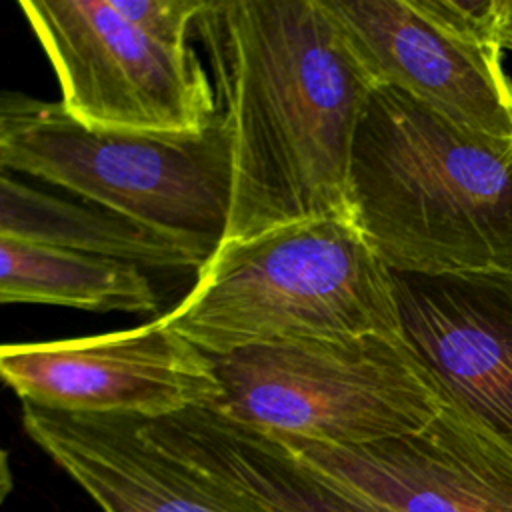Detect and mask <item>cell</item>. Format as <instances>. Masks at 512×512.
<instances>
[{"mask_svg": "<svg viewBox=\"0 0 512 512\" xmlns=\"http://www.w3.org/2000/svg\"><path fill=\"white\" fill-rule=\"evenodd\" d=\"M0 164L120 216L216 250L230 212V140L218 114L200 136L92 130L60 102L4 94Z\"/></svg>", "mask_w": 512, "mask_h": 512, "instance_id": "cell-4", "label": "cell"}, {"mask_svg": "<svg viewBox=\"0 0 512 512\" xmlns=\"http://www.w3.org/2000/svg\"><path fill=\"white\" fill-rule=\"evenodd\" d=\"M0 302L90 312H154L158 294L138 264L0 238Z\"/></svg>", "mask_w": 512, "mask_h": 512, "instance_id": "cell-14", "label": "cell"}, {"mask_svg": "<svg viewBox=\"0 0 512 512\" xmlns=\"http://www.w3.org/2000/svg\"><path fill=\"white\" fill-rule=\"evenodd\" d=\"M116 10L150 34L190 44V32L206 0H112Z\"/></svg>", "mask_w": 512, "mask_h": 512, "instance_id": "cell-15", "label": "cell"}, {"mask_svg": "<svg viewBox=\"0 0 512 512\" xmlns=\"http://www.w3.org/2000/svg\"><path fill=\"white\" fill-rule=\"evenodd\" d=\"M0 238L68 248L142 268L200 270L214 248L176 238L90 202L32 188L2 170Z\"/></svg>", "mask_w": 512, "mask_h": 512, "instance_id": "cell-13", "label": "cell"}, {"mask_svg": "<svg viewBox=\"0 0 512 512\" xmlns=\"http://www.w3.org/2000/svg\"><path fill=\"white\" fill-rule=\"evenodd\" d=\"M280 440L396 512H512V452L450 406L418 432L372 444Z\"/></svg>", "mask_w": 512, "mask_h": 512, "instance_id": "cell-11", "label": "cell"}, {"mask_svg": "<svg viewBox=\"0 0 512 512\" xmlns=\"http://www.w3.org/2000/svg\"><path fill=\"white\" fill-rule=\"evenodd\" d=\"M326 6L378 86L472 130L512 138V82L502 50L458 34L426 0H326Z\"/></svg>", "mask_w": 512, "mask_h": 512, "instance_id": "cell-10", "label": "cell"}, {"mask_svg": "<svg viewBox=\"0 0 512 512\" xmlns=\"http://www.w3.org/2000/svg\"><path fill=\"white\" fill-rule=\"evenodd\" d=\"M20 8L56 72L62 108L86 128L200 136L216 122V92L190 44L150 34L112 0Z\"/></svg>", "mask_w": 512, "mask_h": 512, "instance_id": "cell-6", "label": "cell"}, {"mask_svg": "<svg viewBox=\"0 0 512 512\" xmlns=\"http://www.w3.org/2000/svg\"><path fill=\"white\" fill-rule=\"evenodd\" d=\"M402 332L446 406L512 452V272L398 274Z\"/></svg>", "mask_w": 512, "mask_h": 512, "instance_id": "cell-9", "label": "cell"}, {"mask_svg": "<svg viewBox=\"0 0 512 512\" xmlns=\"http://www.w3.org/2000/svg\"><path fill=\"white\" fill-rule=\"evenodd\" d=\"M496 40L500 50L512 52V0H498V28Z\"/></svg>", "mask_w": 512, "mask_h": 512, "instance_id": "cell-16", "label": "cell"}, {"mask_svg": "<svg viewBox=\"0 0 512 512\" xmlns=\"http://www.w3.org/2000/svg\"><path fill=\"white\" fill-rule=\"evenodd\" d=\"M212 410L264 434L362 446L428 426L446 400L404 336L294 340L214 358Z\"/></svg>", "mask_w": 512, "mask_h": 512, "instance_id": "cell-5", "label": "cell"}, {"mask_svg": "<svg viewBox=\"0 0 512 512\" xmlns=\"http://www.w3.org/2000/svg\"><path fill=\"white\" fill-rule=\"evenodd\" d=\"M28 438L104 512H276L168 420L70 414L22 402Z\"/></svg>", "mask_w": 512, "mask_h": 512, "instance_id": "cell-8", "label": "cell"}, {"mask_svg": "<svg viewBox=\"0 0 512 512\" xmlns=\"http://www.w3.org/2000/svg\"><path fill=\"white\" fill-rule=\"evenodd\" d=\"M354 224L398 274L512 272V138L388 86L352 150Z\"/></svg>", "mask_w": 512, "mask_h": 512, "instance_id": "cell-2", "label": "cell"}, {"mask_svg": "<svg viewBox=\"0 0 512 512\" xmlns=\"http://www.w3.org/2000/svg\"><path fill=\"white\" fill-rule=\"evenodd\" d=\"M194 30L230 140L222 240L354 222L352 150L376 80L326 0H208Z\"/></svg>", "mask_w": 512, "mask_h": 512, "instance_id": "cell-1", "label": "cell"}, {"mask_svg": "<svg viewBox=\"0 0 512 512\" xmlns=\"http://www.w3.org/2000/svg\"><path fill=\"white\" fill-rule=\"evenodd\" d=\"M168 420L208 462L276 512H396L308 464L280 438L212 408H190Z\"/></svg>", "mask_w": 512, "mask_h": 512, "instance_id": "cell-12", "label": "cell"}, {"mask_svg": "<svg viewBox=\"0 0 512 512\" xmlns=\"http://www.w3.org/2000/svg\"><path fill=\"white\" fill-rule=\"evenodd\" d=\"M160 320L212 358L276 342L404 336L394 272L344 220L222 240Z\"/></svg>", "mask_w": 512, "mask_h": 512, "instance_id": "cell-3", "label": "cell"}, {"mask_svg": "<svg viewBox=\"0 0 512 512\" xmlns=\"http://www.w3.org/2000/svg\"><path fill=\"white\" fill-rule=\"evenodd\" d=\"M0 372L24 404L70 414L164 418L212 408L220 396L214 358L160 318L132 330L6 344Z\"/></svg>", "mask_w": 512, "mask_h": 512, "instance_id": "cell-7", "label": "cell"}]
</instances>
